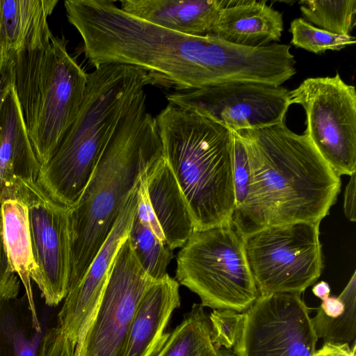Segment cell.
Masks as SVG:
<instances>
[{
  "instance_id": "6da1fadb",
  "label": "cell",
  "mask_w": 356,
  "mask_h": 356,
  "mask_svg": "<svg viewBox=\"0 0 356 356\" xmlns=\"http://www.w3.org/2000/svg\"><path fill=\"white\" fill-rule=\"evenodd\" d=\"M236 133L250 168L248 197L232 219L242 237L270 226L321 222L336 202L341 182L307 135L293 132L285 121Z\"/></svg>"
},
{
  "instance_id": "7a4b0ae2",
  "label": "cell",
  "mask_w": 356,
  "mask_h": 356,
  "mask_svg": "<svg viewBox=\"0 0 356 356\" xmlns=\"http://www.w3.org/2000/svg\"><path fill=\"white\" fill-rule=\"evenodd\" d=\"M163 155L142 92L115 128L81 195L69 207V289L83 277L142 175Z\"/></svg>"
},
{
  "instance_id": "3957f363",
  "label": "cell",
  "mask_w": 356,
  "mask_h": 356,
  "mask_svg": "<svg viewBox=\"0 0 356 356\" xmlns=\"http://www.w3.org/2000/svg\"><path fill=\"white\" fill-rule=\"evenodd\" d=\"M155 119L163 159L182 193L194 231L232 224L235 209L232 132L169 104Z\"/></svg>"
},
{
  "instance_id": "277c9868",
  "label": "cell",
  "mask_w": 356,
  "mask_h": 356,
  "mask_svg": "<svg viewBox=\"0 0 356 356\" xmlns=\"http://www.w3.org/2000/svg\"><path fill=\"white\" fill-rule=\"evenodd\" d=\"M144 70L119 63L104 64L88 73L79 114L38 183L58 203L72 207L88 182L115 128L145 87Z\"/></svg>"
},
{
  "instance_id": "5b68a950",
  "label": "cell",
  "mask_w": 356,
  "mask_h": 356,
  "mask_svg": "<svg viewBox=\"0 0 356 356\" xmlns=\"http://www.w3.org/2000/svg\"><path fill=\"white\" fill-rule=\"evenodd\" d=\"M67 43L64 35H52L41 46L8 54L14 63L13 87L41 166L76 120L87 85L88 73L69 54Z\"/></svg>"
},
{
  "instance_id": "8992f818",
  "label": "cell",
  "mask_w": 356,
  "mask_h": 356,
  "mask_svg": "<svg viewBox=\"0 0 356 356\" xmlns=\"http://www.w3.org/2000/svg\"><path fill=\"white\" fill-rule=\"evenodd\" d=\"M176 278L213 309L245 312L259 297L243 238L232 224L194 231L177 254Z\"/></svg>"
},
{
  "instance_id": "52a82bcc",
  "label": "cell",
  "mask_w": 356,
  "mask_h": 356,
  "mask_svg": "<svg viewBox=\"0 0 356 356\" xmlns=\"http://www.w3.org/2000/svg\"><path fill=\"white\" fill-rule=\"evenodd\" d=\"M320 222L270 226L243 237L259 296L301 294L321 276Z\"/></svg>"
},
{
  "instance_id": "ba28073f",
  "label": "cell",
  "mask_w": 356,
  "mask_h": 356,
  "mask_svg": "<svg viewBox=\"0 0 356 356\" xmlns=\"http://www.w3.org/2000/svg\"><path fill=\"white\" fill-rule=\"evenodd\" d=\"M291 105L304 108L307 135L315 149L339 175L356 170V92L339 74L304 80L289 91Z\"/></svg>"
},
{
  "instance_id": "9c48e42d",
  "label": "cell",
  "mask_w": 356,
  "mask_h": 356,
  "mask_svg": "<svg viewBox=\"0 0 356 356\" xmlns=\"http://www.w3.org/2000/svg\"><path fill=\"white\" fill-rule=\"evenodd\" d=\"M12 196L28 210L33 254L31 279L41 291L45 304L56 306L69 289V207L55 201L33 180L16 179Z\"/></svg>"
},
{
  "instance_id": "30bf717a",
  "label": "cell",
  "mask_w": 356,
  "mask_h": 356,
  "mask_svg": "<svg viewBox=\"0 0 356 356\" xmlns=\"http://www.w3.org/2000/svg\"><path fill=\"white\" fill-rule=\"evenodd\" d=\"M154 282L142 267L127 236L115 255L97 309L73 356H124L138 303Z\"/></svg>"
},
{
  "instance_id": "8fae6325",
  "label": "cell",
  "mask_w": 356,
  "mask_h": 356,
  "mask_svg": "<svg viewBox=\"0 0 356 356\" xmlns=\"http://www.w3.org/2000/svg\"><path fill=\"white\" fill-rule=\"evenodd\" d=\"M166 99L169 104L193 111L232 132L280 124L291 105L286 88L253 82L175 92Z\"/></svg>"
},
{
  "instance_id": "7c38bea8",
  "label": "cell",
  "mask_w": 356,
  "mask_h": 356,
  "mask_svg": "<svg viewBox=\"0 0 356 356\" xmlns=\"http://www.w3.org/2000/svg\"><path fill=\"white\" fill-rule=\"evenodd\" d=\"M244 314L234 356H314L318 339L297 293L258 297Z\"/></svg>"
},
{
  "instance_id": "4fadbf2b",
  "label": "cell",
  "mask_w": 356,
  "mask_h": 356,
  "mask_svg": "<svg viewBox=\"0 0 356 356\" xmlns=\"http://www.w3.org/2000/svg\"><path fill=\"white\" fill-rule=\"evenodd\" d=\"M137 186L129 194L111 232L81 280L70 289L58 324L74 350L80 344L106 285L115 255L129 235L137 208Z\"/></svg>"
},
{
  "instance_id": "5bb4252c",
  "label": "cell",
  "mask_w": 356,
  "mask_h": 356,
  "mask_svg": "<svg viewBox=\"0 0 356 356\" xmlns=\"http://www.w3.org/2000/svg\"><path fill=\"white\" fill-rule=\"evenodd\" d=\"M136 215L172 250L181 248L194 232L182 193L163 155L140 177Z\"/></svg>"
},
{
  "instance_id": "9a60e30c",
  "label": "cell",
  "mask_w": 356,
  "mask_h": 356,
  "mask_svg": "<svg viewBox=\"0 0 356 356\" xmlns=\"http://www.w3.org/2000/svg\"><path fill=\"white\" fill-rule=\"evenodd\" d=\"M179 284L168 273L143 293L129 328L124 356H154L168 334L172 312L180 306Z\"/></svg>"
},
{
  "instance_id": "2e32d148",
  "label": "cell",
  "mask_w": 356,
  "mask_h": 356,
  "mask_svg": "<svg viewBox=\"0 0 356 356\" xmlns=\"http://www.w3.org/2000/svg\"><path fill=\"white\" fill-rule=\"evenodd\" d=\"M40 169L13 87L0 108V203L10 197L16 179L37 181Z\"/></svg>"
},
{
  "instance_id": "e0dca14e",
  "label": "cell",
  "mask_w": 356,
  "mask_h": 356,
  "mask_svg": "<svg viewBox=\"0 0 356 356\" xmlns=\"http://www.w3.org/2000/svg\"><path fill=\"white\" fill-rule=\"evenodd\" d=\"M228 0H120V8L156 25L193 36L213 35Z\"/></svg>"
},
{
  "instance_id": "ac0fdd59",
  "label": "cell",
  "mask_w": 356,
  "mask_h": 356,
  "mask_svg": "<svg viewBox=\"0 0 356 356\" xmlns=\"http://www.w3.org/2000/svg\"><path fill=\"white\" fill-rule=\"evenodd\" d=\"M282 15L264 1H229L221 9L213 35L238 46L257 48L280 40Z\"/></svg>"
},
{
  "instance_id": "d6986e66",
  "label": "cell",
  "mask_w": 356,
  "mask_h": 356,
  "mask_svg": "<svg viewBox=\"0 0 356 356\" xmlns=\"http://www.w3.org/2000/svg\"><path fill=\"white\" fill-rule=\"evenodd\" d=\"M58 0H1L6 53L42 45L53 35L47 19Z\"/></svg>"
},
{
  "instance_id": "ffe728a7",
  "label": "cell",
  "mask_w": 356,
  "mask_h": 356,
  "mask_svg": "<svg viewBox=\"0 0 356 356\" xmlns=\"http://www.w3.org/2000/svg\"><path fill=\"white\" fill-rule=\"evenodd\" d=\"M47 330L26 293L0 300V356H40Z\"/></svg>"
},
{
  "instance_id": "44dd1931",
  "label": "cell",
  "mask_w": 356,
  "mask_h": 356,
  "mask_svg": "<svg viewBox=\"0 0 356 356\" xmlns=\"http://www.w3.org/2000/svg\"><path fill=\"white\" fill-rule=\"evenodd\" d=\"M4 245L12 270L22 282L31 304L35 307L31 284L33 254L27 207L12 196L1 202Z\"/></svg>"
},
{
  "instance_id": "7402d4cb",
  "label": "cell",
  "mask_w": 356,
  "mask_h": 356,
  "mask_svg": "<svg viewBox=\"0 0 356 356\" xmlns=\"http://www.w3.org/2000/svg\"><path fill=\"white\" fill-rule=\"evenodd\" d=\"M154 356H234V353L216 344L209 316L201 304L194 303Z\"/></svg>"
},
{
  "instance_id": "603a6c76",
  "label": "cell",
  "mask_w": 356,
  "mask_h": 356,
  "mask_svg": "<svg viewBox=\"0 0 356 356\" xmlns=\"http://www.w3.org/2000/svg\"><path fill=\"white\" fill-rule=\"evenodd\" d=\"M343 302L345 309L337 318H330L319 308L312 324L317 339L324 343H353L356 338V275L354 271L348 283L338 296Z\"/></svg>"
},
{
  "instance_id": "cb8c5ba5",
  "label": "cell",
  "mask_w": 356,
  "mask_h": 356,
  "mask_svg": "<svg viewBox=\"0 0 356 356\" xmlns=\"http://www.w3.org/2000/svg\"><path fill=\"white\" fill-rule=\"evenodd\" d=\"M300 5L304 19L321 29L350 35L355 26V0H308Z\"/></svg>"
},
{
  "instance_id": "d4e9b609",
  "label": "cell",
  "mask_w": 356,
  "mask_h": 356,
  "mask_svg": "<svg viewBox=\"0 0 356 356\" xmlns=\"http://www.w3.org/2000/svg\"><path fill=\"white\" fill-rule=\"evenodd\" d=\"M142 267L154 281L163 278L174 255L172 250L143 225L136 214L128 235Z\"/></svg>"
},
{
  "instance_id": "484cf974",
  "label": "cell",
  "mask_w": 356,
  "mask_h": 356,
  "mask_svg": "<svg viewBox=\"0 0 356 356\" xmlns=\"http://www.w3.org/2000/svg\"><path fill=\"white\" fill-rule=\"evenodd\" d=\"M289 31L292 34L291 44L314 54L327 50L339 51L356 42L354 36L328 32L313 26L301 17L291 22Z\"/></svg>"
},
{
  "instance_id": "4316f807",
  "label": "cell",
  "mask_w": 356,
  "mask_h": 356,
  "mask_svg": "<svg viewBox=\"0 0 356 356\" xmlns=\"http://www.w3.org/2000/svg\"><path fill=\"white\" fill-rule=\"evenodd\" d=\"M216 344L233 350L243 330L244 314L231 309H213L209 316Z\"/></svg>"
},
{
  "instance_id": "83f0119b",
  "label": "cell",
  "mask_w": 356,
  "mask_h": 356,
  "mask_svg": "<svg viewBox=\"0 0 356 356\" xmlns=\"http://www.w3.org/2000/svg\"><path fill=\"white\" fill-rule=\"evenodd\" d=\"M232 134L235 211L242 207L248 197L250 184V168L248 154L242 140L236 132H232Z\"/></svg>"
},
{
  "instance_id": "f1b7e54d",
  "label": "cell",
  "mask_w": 356,
  "mask_h": 356,
  "mask_svg": "<svg viewBox=\"0 0 356 356\" xmlns=\"http://www.w3.org/2000/svg\"><path fill=\"white\" fill-rule=\"evenodd\" d=\"M19 286V279L10 266L4 245L0 203V300L17 297Z\"/></svg>"
},
{
  "instance_id": "f546056e",
  "label": "cell",
  "mask_w": 356,
  "mask_h": 356,
  "mask_svg": "<svg viewBox=\"0 0 356 356\" xmlns=\"http://www.w3.org/2000/svg\"><path fill=\"white\" fill-rule=\"evenodd\" d=\"M74 352L68 339L58 325L47 330L40 356H73Z\"/></svg>"
},
{
  "instance_id": "4dcf8cb0",
  "label": "cell",
  "mask_w": 356,
  "mask_h": 356,
  "mask_svg": "<svg viewBox=\"0 0 356 356\" xmlns=\"http://www.w3.org/2000/svg\"><path fill=\"white\" fill-rule=\"evenodd\" d=\"M14 63L13 58L6 55L0 62V108L8 92L14 86Z\"/></svg>"
},
{
  "instance_id": "1f68e13d",
  "label": "cell",
  "mask_w": 356,
  "mask_h": 356,
  "mask_svg": "<svg viewBox=\"0 0 356 356\" xmlns=\"http://www.w3.org/2000/svg\"><path fill=\"white\" fill-rule=\"evenodd\" d=\"M355 343H323V346L316 350L314 356H356Z\"/></svg>"
},
{
  "instance_id": "d6a6232c",
  "label": "cell",
  "mask_w": 356,
  "mask_h": 356,
  "mask_svg": "<svg viewBox=\"0 0 356 356\" xmlns=\"http://www.w3.org/2000/svg\"><path fill=\"white\" fill-rule=\"evenodd\" d=\"M355 173L350 175L344 192L343 210L346 217L351 222L356 220L355 216Z\"/></svg>"
},
{
  "instance_id": "836d02e7",
  "label": "cell",
  "mask_w": 356,
  "mask_h": 356,
  "mask_svg": "<svg viewBox=\"0 0 356 356\" xmlns=\"http://www.w3.org/2000/svg\"><path fill=\"white\" fill-rule=\"evenodd\" d=\"M319 308L330 318H337L344 311V302L339 298L328 296L322 300Z\"/></svg>"
},
{
  "instance_id": "e575fe53",
  "label": "cell",
  "mask_w": 356,
  "mask_h": 356,
  "mask_svg": "<svg viewBox=\"0 0 356 356\" xmlns=\"http://www.w3.org/2000/svg\"><path fill=\"white\" fill-rule=\"evenodd\" d=\"M313 293L322 300L330 296V287L327 282L321 281L312 288Z\"/></svg>"
},
{
  "instance_id": "d590c367",
  "label": "cell",
  "mask_w": 356,
  "mask_h": 356,
  "mask_svg": "<svg viewBox=\"0 0 356 356\" xmlns=\"http://www.w3.org/2000/svg\"><path fill=\"white\" fill-rule=\"evenodd\" d=\"M6 56L5 42H4V34L2 24V16H1V0H0V62Z\"/></svg>"
}]
</instances>
